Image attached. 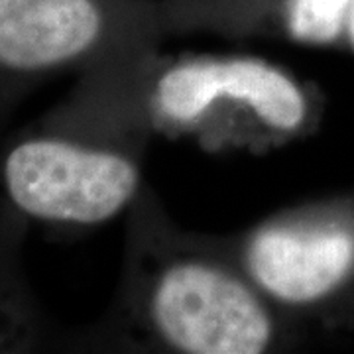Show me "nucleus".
<instances>
[{
	"mask_svg": "<svg viewBox=\"0 0 354 354\" xmlns=\"http://www.w3.org/2000/svg\"><path fill=\"white\" fill-rule=\"evenodd\" d=\"M10 236L0 230V351L28 342L32 317L24 295L10 272Z\"/></svg>",
	"mask_w": 354,
	"mask_h": 354,
	"instance_id": "obj_7",
	"label": "nucleus"
},
{
	"mask_svg": "<svg viewBox=\"0 0 354 354\" xmlns=\"http://www.w3.org/2000/svg\"><path fill=\"white\" fill-rule=\"evenodd\" d=\"M252 281L283 304H311L337 290L354 266V234L335 225L270 223L246 252Z\"/></svg>",
	"mask_w": 354,
	"mask_h": 354,
	"instance_id": "obj_5",
	"label": "nucleus"
},
{
	"mask_svg": "<svg viewBox=\"0 0 354 354\" xmlns=\"http://www.w3.org/2000/svg\"><path fill=\"white\" fill-rule=\"evenodd\" d=\"M2 187L12 211L51 225L93 227L111 221L136 197V162L62 132L12 144L2 158Z\"/></svg>",
	"mask_w": 354,
	"mask_h": 354,
	"instance_id": "obj_1",
	"label": "nucleus"
},
{
	"mask_svg": "<svg viewBox=\"0 0 354 354\" xmlns=\"http://www.w3.org/2000/svg\"><path fill=\"white\" fill-rule=\"evenodd\" d=\"M118 0H0V111L28 83L85 59Z\"/></svg>",
	"mask_w": 354,
	"mask_h": 354,
	"instance_id": "obj_4",
	"label": "nucleus"
},
{
	"mask_svg": "<svg viewBox=\"0 0 354 354\" xmlns=\"http://www.w3.org/2000/svg\"><path fill=\"white\" fill-rule=\"evenodd\" d=\"M153 109L167 127L199 130L215 118H252L274 132L304 124V91L278 65L250 55L197 57L171 65L153 91Z\"/></svg>",
	"mask_w": 354,
	"mask_h": 354,
	"instance_id": "obj_3",
	"label": "nucleus"
},
{
	"mask_svg": "<svg viewBox=\"0 0 354 354\" xmlns=\"http://www.w3.org/2000/svg\"><path fill=\"white\" fill-rule=\"evenodd\" d=\"M344 34H346V38H348V41L353 44V48H354V4H353V8H351V12H348V18H346Z\"/></svg>",
	"mask_w": 354,
	"mask_h": 354,
	"instance_id": "obj_8",
	"label": "nucleus"
},
{
	"mask_svg": "<svg viewBox=\"0 0 354 354\" xmlns=\"http://www.w3.org/2000/svg\"><path fill=\"white\" fill-rule=\"evenodd\" d=\"M183 6L205 8H274L286 32L299 44L327 46L344 34L354 0H177Z\"/></svg>",
	"mask_w": 354,
	"mask_h": 354,
	"instance_id": "obj_6",
	"label": "nucleus"
},
{
	"mask_svg": "<svg viewBox=\"0 0 354 354\" xmlns=\"http://www.w3.org/2000/svg\"><path fill=\"white\" fill-rule=\"evenodd\" d=\"M150 317L165 344L187 354H258L274 321L256 288L203 260L171 264L158 278Z\"/></svg>",
	"mask_w": 354,
	"mask_h": 354,
	"instance_id": "obj_2",
	"label": "nucleus"
}]
</instances>
